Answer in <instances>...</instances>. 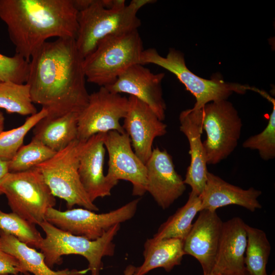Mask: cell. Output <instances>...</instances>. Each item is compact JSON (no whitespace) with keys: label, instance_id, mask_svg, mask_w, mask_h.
Returning a JSON list of instances; mask_svg holds the SVG:
<instances>
[{"label":"cell","instance_id":"ac0fdd59","mask_svg":"<svg viewBox=\"0 0 275 275\" xmlns=\"http://www.w3.org/2000/svg\"><path fill=\"white\" fill-rule=\"evenodd\" d=\"M180 130L186 136L189 145L190 162L184 180L191 191L200 196L205 187L208 170L205 152L201 139L203 129L201 108L194 107L179 115Z\"/></svg>","mask_w":275,"mask_h":275},{"label":"cell","instance_id":"7a4b0ae2","mask_svg":"<svg viewBox=\"0 0 275 275\" xmlns=\"http://www.w3.org/2000/svg\"><path fill=\"white\" fill-rule=\"evenodd\" d=\"M78 13L73 0H0V19L28 61L50 38L75 39Z\"/></svg>","mask_w":275,"mask_h":275},{"label":"cell","instance_id":"9a60e30c","mask_svg":"<svg viewBox=\"0 0 275 275\" xmlns=\"http://www.w3.org/2000/svg\"><path fill=\"white\" fill-rule=\"evenodd\" d=\"M145 165L146 191L162 209L168 208L186 189L184 180L175 170L172 156L166 150L157 147L153 148Z\"/></svg>","mask_w":275,"mask_h":275},{"label":"cell","instance_id":"f1b7e54d","mask_svg":"<svg viewBox=\"0 0 275 275\" xmlns=\"http://www.w3.org/2000/svg\"><path fill=\"white\" fill-rule=\"evenodd\" d=\"M0 230L32 248L39 249L43 237L34 225L17 214L0 210Z\"/></svg>","mask_w":275,"mask_h":275},{"label":"cell","instance_id":"6da1fadb","mask_svg":"<svg viewBox=\"0 0 275 275\" xmlns=\"http://www.w3.org/2000/svg\"><path fill=\"white\" fill-rule=\"evenodd\" d=\"M83 62L72 38L46 41L33 55L26 84L32 102L47 111L46 117L80 113L86 106L90 94Z\"/></svg>","mask_w":275,"mask_h":275},{"label":"cell","instance_id":"7402d4cb","mask_svg":"<svg viewBox=\"0 0 275 275\" xmlns=\"http://www.w3.org/2000/svg\"><path fill=\"white\" fill-rule=\"evenodd\" d=\"M184 241L171 238L155 240L147 239L144 244L142 264L136 267L133 275H146L150 271L162 267L170 271L175 266L181 264L185 252Z\"/></svg>","mask_w":275,"mask_h":275},{"label":"cell","instance_id":"e0dca14e","mask_svg":"<svg viewBox=\"0 0 275 275\" xmlns=\"http://www.w3.org/2000/svg\"><path fill=\"white\" fill-rule=\"evenodd\" d=\"M199 212L184 240L183 250L199 262L205 275L212 271L223 222L216 211Z\"/></svg>","mask_w":275,"mask_h":275},{"label":"cell","instance_id":"83f0119b","mask_svg":"<svg viewBox=\"0 0 275 275\" xmlns=\"http://www.w3.org/2000/svg\"><path fill=\"white\" fill-rule=\"evenodd\" d=\"M47 115V111L42 108L39 112L28 117L21 126L0 132V159L10 160L22 146L28 132Z\"/></svg>","mask_w":275,"mask_h":275},{"label":"cell","instance_id":"ba28073f","mask_svg":"<svg viewBox=\"0 0 275 275\" xmlns=\"http://www.w3.org/2000/svg\"><path fill=\"white\" fill-rule=\"evenodd\" d=\"M80 141L76 140L49 159L37 166L53 195L66 202L68 209L78 205L97 211L80 180L78 168Z\"/></svg>","mask_w":275,"mask_h":275},{"label":"cell","instance_id":"4dcf8cb0","mask_svg":"<svg viewBox=\"0 0 275 275\" xmlns=\"http://www.w3.org/2000/svg\"><path fill=\"white\" fill-rule=\"evenodd\" d=\"M30 62L17 53L13 57L0 53V81L26 84L29 75Z\"/></svg>","mask_w":275,"mask_h":275},{"label":"cell","instance_id":"30bf717a","mask_svg":"<svg viewBox=\"0 0 275 275\" xmlns=\"http://www.w3.org/2000/svg\"><path fill=\"white\" fill-rule=\"evenodd\" d=\"M140 198L132 200L118 209L97 214L85 208L60 211L54 207L48 209L46 221L65 232L94 240L116 224L134 216Z\"/></svg>","mask_w":275,"mask_h":275},{"label":"cell","instance_id":"f35d334b","mask_svg":"<svg viewBox=\"0 0 275 275\" xmlns=\"http://www.w3.org/2000/svg\"><path fill=\"white\" fill-rule=\"evenodd\" d=\"M6 275H7V274H6Z\"/></svg>","mask_w":275,"mask_h":275},{"label":"cell","instance_id":"e575fe53","mask_svg":"<svg viewBox=\"0 0 275 275\" xmlns=\"http://www.w3.org/2000/svg\"><path fill=\"white\" fill-rule=\"evenodd\" d=\"M5 118L3 113L0 111V132L4 131Z\"/></svg>","mask_w":275,"mask_h":275},{"label":"cell","instance_id":"44dd1931","mask_svg":"<svg viewBox=\"0 0 275 275\" xmlns=\"http://www.w3.org/2000/svg\"><path fill=\"white\" fill-rule=\"evenodd\" d=\"M79 113L72 112L63 116L42 119L33 128V138L56 152L77 140Z\"/></svg>","mask_w":275,"mask_h":275},{"label":"cell","instance_id":"3957f363","mask_svg":"<svg viewBox=\"0 0 275 275\" xmlns=\"http://www.w3.org/2000/svg\"><path fill=\"white\" fill-rule=\"evenodd\" d=\"M152 0H132L126 5L112 8L104 7L102 0H92L86 9L78 12L75 38L77 49L84 59L104 38L138 30L141 21L139 10Z\"/></svg>","mask_w":275,"mask_h":275},{"label":"cell","instance_id":"7c38bea8","mask_svg":"<svg viewBox=\"0 0 275 275\" xmlns=\"http://www.w3.org/2000/svg\"><path fill=\"white\" fill-rule=\"evenodd\" d=\"M104 144L108 155L106 177L117 182L119 180L130 182L132 195L143 196L147 192V169L132 149L128 135L109 131L105 133Z\"/></svg>","mask_w":275,"mask_h":275},{"label":"cell","instance_id":"8d00e7d4","mask_svg":"<svg viewBox=\"0 0 275 275\" xmlns=\"http://www.w3.org/2000/svg\"><path fill=\"white\" fill-rule=\"evenodd\" d=\"M205 275H219V274H217L214 273L213 272H211V273H210L209 274H205Z\"/></svg>","mask_w":275,"mask_h":275},{"label":"cell","instance_id":"277c9868","mask_svg":"<svg viewBox=\"0 0 275 275\" xmlns=\"http://www.w3.org/2000/svg\"><path fill=\"white\" fill-rule=\"evenodd\" d=\"M144 50L138 30L104 38L84 59L86 80L100 87L113 84L129 67L141 64Z\"/></svg>","mask_w":275,"mask_h":275},{"label":"cell","instance_id":"5bb4252c","mask_svg":"<svg viewBox=\"0 0 275 275\" xmlns=\"http://www.w3.org/2000/svg\"><path fill=\"white\" fill-rule=\"evenodd\" d=\"M164 77V73L154 74L143 65L136 64L105 88L114 93H127L136 97L149 106L163 121L167 108L161 87Z\"/></svg>","mask_w":275,"mask_h":275},{"label":"cell","instance_id":"1f68e13d","mask_svg":"<svg viewBox=\"0 0 275 275\" xmlns=\"http://www.w3.org/2000/svg\"><path fill=\"white\" fill-rule=\"evenodd\" d=\"M19 273L29 275L15 257L0 249V275Z\"/></svg>","mask_w":275,"mask_h":275},{"label":"cell","instance_id":"52a82bcc","mask_svg":"<svg viewBox=\"0 0 275 275\" xmlns=\"http://www.w3.org/2000/svg\"><path fill=\"white\" fill-rule=\"evenodd\" d=\"M0 191L7 197L12 212L35 225L46 220L48 209L56 204L55 197L37 168L9 172L0 182Z\"/></svg>","mask_w":275,"mask_h":275},{"label":"cell","instance_id":"836d02e7","mask_svg":"<svg viewBox=\"0 0 275 275\" xmlns=\"http://www.w3.org/2000/svg\"><path fill=\"white\" fill-rule=\"evenodd\" d=\"M135 268L136 267L133 265L129 264L127 265L124 271V275H133ZM88 271H89L88 268L82 270L81 272L77 274L76 275H84Z\"/></svg>","mask_w":275,"mask_h":275},{"label":"cell","instance_id":"8fae6325","mask_svg":"<svg viewBox=\"0 0 275 275\" xmlns=\"http://www.w3.org/2000/svg\"><path fill=\"white\" fill-rule=\"evenodd\" d=\"M128 104L127 98L104 87L90 94L87 104L79 113L77 140L85 141L111 131L125 133L120 121L126 116Z\"/></svg>","mask_w":275,"mask_h":275},{"label":"cell","instance_id":"8992f818","mask_svg":"<svg viewBox=\"0 0 275 275\" xmlns=\"http://www.w3.org/2000/svg\"><path fill=\"white\" fill-rule=\"evenodd\" d=\"M146 64L156 65L174 74L195 97L194 107L196 108H201L211 102L228 100L234 93L243 94L249 90H256L249 86L228 82L219 78L200 77L187 68L183 54L174 48H170L166 57L154 48L144 49L141 64Z\"/></svg>","mask_w":275,"mask_h":275},{"label":"cell","instance_id":"603a6c76","mask_svg":"<svg viewBox=\"0 0 275 275\" xmlns=\"http://www.w3.org/2000/svg\"><path fill=\"white\" fill-rule=\"evenodd\" d=\"M0 249L15 257L28 273L34 275H76L82 270L67 268L55 271L45 263L42 253L20 242L14 236L0 230Z\"/></svg>","mask_w":275,"mask_h":275},{"label":"cell","instance_id":"5b68a950","mask_svg":"<svg viewBox=\"0 0 275 275\" xmlns=\"http://www.w3.org/2000/svg\"><path fill=\"white\" fill-rule=\"evenodd\" d=\"M39 226L45 234L39 249L49 267L52 269L55 265L61 264L63 256L79 255L88 262L91 275H99L103 268V257L114 255L115 245L113 241L120 228V224H116L102 236L92 240L61 230L46 220Z\"/></svg>","mask_w":275,"mask_h":275},{"label":"cell","instance_id":"4fadbf2b","mask_svg":"<svg viewBox=\"0 0 275 275\" xmlns=\"http://www.w3.org/2000/svg\"><path fill=\"white\" fill-rule=\"evenodd\" d=\"M128 100L122 127L130 138L134 153L146 164L152 154L154 139L167 133V125L136 97L129 96Z\"/></svg>","mask_w":275,"mask_h":275},{"label":"cell","instance_id":"4316f807","mask_svg":"<svg viewBox=\"0 0 275 275\" xmlns=\"http://www.w3.org/2000/svg\"><path fill=\"white\" fill-rule=\"evenodd\" d=\"M56 153L33 137L31 141L27 145H22L9 161V172H21L36 168L51 158Z\"/></svg>","mask_w":275,"mask_h":275},{"label":"cell","instance_id":"cb8c5ba5","mask_svg":"<svg viewBox=\"0 0 275 275\" xmlns=\"http://www.w3.org/2000/svg\"><path fill=\"white\" fill-rule=\"evenodd\" d=\"M201 210L200 197L191 191L186 203L160 226L152 238L158 240L176 238L184 241L192 227L193 220Z\"/></svg>","mask_w":275,"mask_h":275},{"label":"cell","instance_id":"d590c367","mask_svg":"<svg viewBox=\"0 0 275 275\" xmlns=\"http://www.w3.org/2000/svg\"><path fill=\"white\" fill-rule=\"evenodd\" d=\"M223 275H251L249 271L246 270V268L239 272H235L232 274H223Z\"/></svg>","mask_w":275,"mask_h":275},{"label":"cell","instance_id":"74e56055","mask_svg":"<svg viewBox=\"0 0 275 275\" xmlns=\"http://www.w3.org/2000/svg\"><path fill=\"white\" fill-rule=\"evenodd\" d=\"M268 275V274H267ZM270 275H275L274 270H273Z\"/></svg>","mask_w":275,"mask_h":275},{"label":"cell","instance_id":"d6986e66","mask_svg":"<svg viewBox=\"0 0 275 275\" xmlns=\"http://www.w3.org/2000/svg\"><path fill=\"white\" fill-rule=\"evenodd\" d=\"M246 224L239 217L223 223L214 265L212 272L223 275L245 268L247 244Z\"/></svg>","mask_w":275,"mask_h":275},{"label":"cell","instance_id":"d4e9b609","mask_svg":"<svg viewBox=\"0 0 275 275\" xmlns=\"http://www.w3.org/2000/svg\"><path fill=\"white\" fill-rule=\"evenodd\" d=\"M247 244L244 265L251 275H267L266 267L271 246L263 230L246 225Z\"/></svg>","mask_w":275,"mask_h":275},{"label":"cell","instance_id":"f546056e","mask_svg":"<svg viewBox=\"0 0 275 275\" xmlns=\"http://www.w3.org/2000/svg\"><path fill=\"white\" fill-rule=\"evenodd\" d=\"M273 105L267 126L260 133L248 138L242 144V147L258 151L260 157L267 161L275 157V101L269 98Z\"/></svg>","mask_w":275,"mask_h":275},{"label":"cell","instance_id":"9c48e42d","mask_svg":"<svg viewBox=\"0 0 275 275\" xmlns=\"http://www.w3.org/2000/svg\"><path fill=\"white\" fill-rule=\"evenodd\" d=\"M203 142L208 164H216L236 149L240 137L242 121L233 104L228 100L208 103L201 108Z\"/></svg>","mask_w":275,"mask_h":275},{"label":"cell","instance_id":"484cf974","mask_svg":"<svg viewBox=\"0 0 275 275\" xmlns=\"http://www.w3.org/2000/svg\"><path fill=\"white\" fill-rule=\"evenodd\" d=\"M0 108L9 114L22 116H31L38 112L31 99L30 88L26 83L0 81Z\"/></svg>","mask_w":275,"mask_h":275},{"label":"cell","instance_id":"ffe728a7","mask_svg":"<svg viewBox=\"0 0 275 275\" xmlns=\"http://www.w3.org/2000/svg\"><path fill=\"white\" fill-rule=\"evenodd\" d=\"M261 194L260 190L252 187L242 189L208 172L205 187L200 196L201 210L216 211L217 209L227 205H236L254 212L262 208L258 200Z\"/></svg>","mask_w":275,"mask_h":275},{"label":"cell","instance_id":"d6a6232c","mask_svg":"<svg viewBox=\"0 0 275 275\" xmlns=\"http://www.w3.org/2000/svg\"><path fill=\"white\" fill-rule=\"evenodd\" d=\"M9 161L0 159V182L9 172ZM2 193L0 191V195Z\"/></svg>","mask_w":275,"mask_h":275},{"label":"cell","instance_id":"2e32d148","mask_svg":"<svg viewBox=\"0 0 275 275\" xmlns=\"http://www.w3.org/2000/svg\"><path fill=\"white\" fill-rule=\"evenodd\" d=\"M105 133L96 134L85 141H80L78 172L81 184L90 199L111 195L118 182L108 179L103 173L105 154Z\"/></svg>","mask_w":275,"mask_h":275}]
</instances>
